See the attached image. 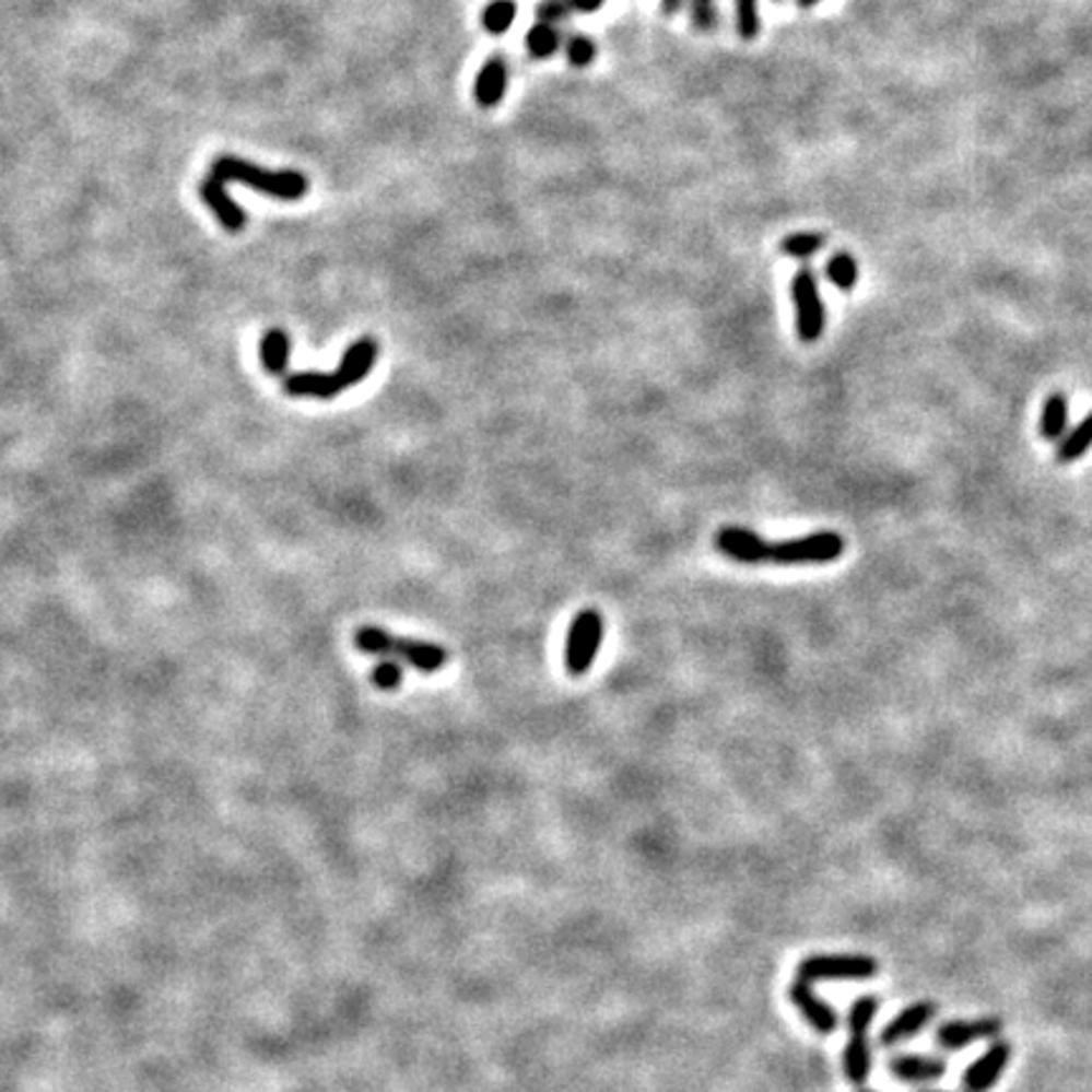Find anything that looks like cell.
Masks as SVG:
<instances>
[{"instance_id":"1","label":"cell","mask_w":1092,"mask_h":1092,"mask_svg":"<svg viewBox=\"0 0 1092 1092\" xmlns=\"http://www.w3.org/2000/svg\"><path fill=\"white\" fill-rule=\"evenodd\" d=\"M377 339L362 337L344 352L337 372H296L283 377V392L291 398L331 400L369 375L377 362Z\"/></svg>"},{"instance_id":"2","label":"cell","mask_w":1092,"mask_h":1092,"mask_svg":"<svg viewBox=\"0 0 1092 1092\" xmlns=\"http://www.w3.org/2000/svg\"><path fill=\"white\" fill-rule=\"evenodd\" d=\"M354 645L364 655H383V658H400L408 662L410 668H415L418 673H438L441 668H445V662L450 660V653L445 650L438 643H425V641H412V637H398L390 635L387 630L377 625H364L354 633Z\"/></svg>"},{"instance_id":"3","label":"cell","mask_w":1092,"mask_h":1092,"mask_svg":"<svg viewBox=\"0 0 1092 1092\" xmlns=\"http://www.w3.org/2000/svg\"><path fill=\"white\" fill-rule=\"evenodd\" d=\"M215 183H243L248 188H254L258 192H266V196L281 198V200H298L309 192V180L306 175L296 173V169H281V173H271V169H263L254 165V162H246L240 157L223 155L218 157L213 165H210V175Z\"/></svg>"},{"instance_id":"4","label":"cell","mask_w":1092,"mask_h":1092,"mask_svg":"<svg viewBox=\"0 0 1092 1092\" xmlns=\"http://www.w3.org/2000/svg\"><path fill=\"white\" fill-rule=\"evenodd\" d=\"M845 554V539L837 531H814L799 539L768 541L766 564H830Z\"/></svg>"},{"instance_id":"5","label":"cell","mask_w":1092,"mask_h":1092,"mask_svg":"<svg viewBox=\"0 0 1092 1092\" xmlns=\"http://www.w3.org/2000/svg\"><path fill=\"white\" fill-rule=\"evenodd\" d=\"M880 974V964L862 953H817L797 968V978L814 982H870Z\"/></svg>"},{"instance_id":"6","label":"cell","mask_w":1092,"mask_h":1092,"mask_svg":"<svg viewBox=\"0 0 1092 1092\" xmlns=\"http://www.w3.org/2000/svg\"><path fill=\"white\" fill-rule=\"evenodd\" d=\"M602 635H604V620L597 610H582L577 618L572 620L564 645V666L570 670V676L579 678L589 673L597 653H600Z\"/></svg>"},{"instance_id":"7","label":"cell","mask_w":1092,"mask_h":1092,"mask_svg":"<svg viewBox=\"0 0 1092 1092\" xmlns=\"http://www.w3.org/2000/svg\"><path fill=\"white\" fill-rule=\"evenodd\" d=\"M791 298H795L799 339L807 344L817 342L824 331V304L820 281H817V273L809 266H802L791 279Z\"/></svg>"},{"instance_id":"8","label":"cell","mask_w":1092,"mask_h":1092,"mask_svg":"<svg viewBox=\"0 0 1092 1092\" xmlns=\"http://www.w3.org/2000/svg\"><path fill=\"white\" fill-rule=\"evenodd\" d=\"M1011 1045L1005 1040H991L982 1057L966 1067L964 1078H961V1090L964 1092H991L999 1085L1001 1075L1011 1062Z\"/></svg>"},{"instance_id":"9","label":"cell","mask_w":1092,"mask_h":1092,"mask_svg":"<svg viewBox=\"0 0 1092 1092\" xmlns=\"http://www.w3.org/2000/svg\"><path fill=\"white\" fill-rule=\"evenodd\" d=\"M1005 1024L997 1017H978V1019H951V1022L938 1024L936 1045L946 1052L964 1049L974 1042L997 1040Z\"/></svg>"},{"instance_id":"10","label":"cell","mask_w":1092,"mask_h":1092,"mask_svg":"<svg viewBox=\"0 0 1092 1092\" xmlns=\"http://www.w3.org/2000/svg\"><path fill=\"white\" fill-rule=\"evenodd\" d=\"M716 549L739 564H766L768 560V541L743 526H724L716 533Z\"/></svg>"},{"instance_id":"11","label":"cell","mask_w":1092,"mask_h":1092,"mask_svg":"<svg viewBox=\"0 0 1092 1092\" xmlns=\"http://www.w3.org/2000/svg\"><path fill=\"white\" fill-rule=\"evenodd\" d=\"M936 1014H938V1007L934 1005V1001H916V1005L901 1009L883 1026V1032H880V1037H878V1045L880 1047H895L905 1040L918 1037V1034L924 1032L930 1022H934Z\"/></svg>"},{"instance_id":"12","label":"cell","mask_w":1092,"mask_h":1092,"mask_svg":"<svg viewBox=\"0 0 1092 1092\" xmlns=\"http://www.w3.org/2000/svg\"><path fill=\"white\" fill-rule=\"evenodd\" d=\"M789 999H791V1005H795L799 1009V1014L805 1017V1022H809L814 1026L817 1032L820 1034H832L839 1026V1014H837V1009L827 1005V1001H822L820 997H817L814 989H812V984H807L802 982V978H797L795 984L789 986Z\"/></svg>"},{"instance_id":"13","label":"cell","mask_w":1092,"mask_h":1092,"mask_svg":"<svg viewBox=\"0 0 1092 1092\" xmlns=\"http://www.w3.org/2000/svg\"><path fill=\"white\" fill-rule=\"evenodd\" d=\"M946 1062L941 1057L928 1055H893L888 1059V1072L905 1085H928L938 1082L946 1075Z\"/></svg>"},{"instance_id":"14","label":"cell","mask_w":1092,"mask_h":1092,"mask_svg":"<svg viewBox=\"0 0 1092 1092\" xmlns=\"http://www.w3.org/2000/svg\"><path fill=\"white\" fill-rule=\"evenodd\" d=\"M506 89H508V63L504 56H491V59L481 67L479 77H475L473 84L475 102H479L481 109L498 107L501 99H504Z\"/></svg>"},{"instance_id":"15","label":"cell","mask_w":1092,"mask_h":1092,"mask_svg":"<svg viewBox=\"0 0 1092 1092\" xmlns=\"http://www.w3.org/2000/svg\"><path fill=\"white\" fill-rule=\"evenodd\" d=\"M200 198L206 200V206L210 210H213L215 218L221 221L225 231L238 233V231L246 228V213H243L236 202L231 200L228 192H225L223 183H215L213 177H206V180L200 183Z\"/></svg>"},{"instance_id":"16","label":"cell","mask_w":1092,"mask_h":1092,"mask_svg":"<svg viewBox=\"0 0 1092 1092\" xmlns=\"http://www.w3.org/2000/svg\"><path fill=\"white\" fill-rule=\"evenodd\" d=\"M843 1070L849 1085L862 1088L872 1072V1047L868 1032H849V1040L843 1052Z\"/></svg>"},{"instance_id":"17","label":"cell","mask_w":1092,"mask_h":1092,"mask_svg":"<svg viewBox=\"0 0 1092 1092\" xmlns=\"http://www.w3.org/2000/svg\"><path fill=\"white\" fill-rule=\"evenodd\" d=\"M1070 400L1065 392H1049L1040 412V438L1047 443H1059L1070 431Z\"/></svg>"},{"instance_id":"18","label":"cell","mask_w":1092,"mask_h":1092,"mask_svg":"<svg viewBox=\"0 0 1092 1092\" xmlns=\"http://www.w3.org/2000/svg\"><path fill=\"white\" fill-rule=\"evenodd\" d=\"M289 354H291V339L283 329H269L261 339V362L269 375L273 377H289Z\"/></svg>"},{"instance_id":"19","label":"cell","mask_w":1092,"mask_h":1092,"mask_svg":"<svg viewBox=\"0 0 1092 1092\" xmlns=\"http://www.w3.org/2000/svg\"><path fill=\"white\" fill-rule=\"evenodd\" d=\"M1088 450H1092V412H1088V415L1082 418L1072 431H1067L1065 438L1057 443L1055 460L1062 466L1075 463V460H1080Z\"/></svg>"},{"instance_id":"20","label":"cell","mask_w":1092,"mask_h":1092,"mask_svg":"<svg viewBox=\"0 0 1092 1092\" xmlns=\"http://www.w3.org/2000/svg\"><path fill=\"white\" fill-rule=\"evenodd\" d=\"M516 21V0H491L481 11V26L493 36L506 34Z\"/></svg>"},{"instance_id":"21","label":"cell","mask_w":1092,"mask_h":1092,"mask_svg":"<svg viewBox=\"0 0 1092 1092\" xmlns=\"http://www.w3.org/2000/svg\"><path fill=\"white\" fill-rule=\"evenodd\" d=\"M824 243H827V238H824L822 233L802 231V233H791V236L784 238L779 243V250H782L784 256H791V258H799V261H807V258H812L814 254H820V250L824 248Z\"/></svg>"},{"instance_id":"22","label":"cell","mask_w":1092,"mask_h":1092,"mask_svg":"<svg viewBox=\"0 0 1092 1092\" xmlns=\"http://www.w3.org/2000/svg\"><path fill=\"white\" fill-rule=\"evenodd\" d=\"M562 44V36L556 26H549V23H537V26L529 28L526 34V48H529L531 56L537 59H547V56L556 54V48Z\"/></svg>"},{"instance_id":"23","label":"cell","mask_w":1092,"mask_h":1092,"mask_svg":"<svg viewBox=\"0 0 1092 1092\" xmlns=\"http://www.w3.org/2000/svg\"><path fill=\"white\" fill-rule=\"evenodd\" d=\"M827 279L835 283L839 291H853L857 277H860V269H857V261L849 254H835L827 261Z\"/></svg>"},{"instance_id":"24","label":"cell","mask_w":1092,"mask_h":1092,"mask_svg":"<svg viewBox=\"0 0 1092 1092\" xmlns=\"http://www.w3.org/2000/svg\"><path fill=\"white\" fill-rule=\"evenodd\" d=\"M880 1009V1001L876 997H860L849 1007L847 1014V1026L849 1032H870L872 1022H876Z\"/></svg>"},{"instance_id":"25","label":"cell","mask_w":1092,"mask_h":1092,"mask_svg":"<svg viewBox=\"0 0 1092 1092\" xmlns=\"http://www.w3.org/2000/svg\"><path fill=\"white\" fill-rule=\"evenodd\" d=\"M736 28L743 40L759 36V0H736Z\"/></svg>"},{"instance_id":"26","label":"cell","mask_w":1092,"mask_h":1092,"mask_svg":"<svg viewBox=\"0 0 1092 1092\" xmlns=\"http://www.w3.org/2000/svg\"><path fill=\"white\" fill-rule=\"evenodd\" d=\"M404 678L402 666L395 658L379 660L375 668H372V683H375L379 691H398Z\"/></svg>"},{"instance_id":"27","label":"cell","mask_w":1092,"mask_h":1092,"mask_svg":"<svg viewBox=\"0 0 1092 1092\" xmlns=\"http://www.w3.org/2000/svg\"><path fill=\"white\" fill-rule=\"evenodd\" d=\"M595 56H597V46L589 36H572L566 40V59H570L572 67L587 69L589 63L595 61Z\"/></svg>"},{"instance_id":"28","label":"cell","mask_w":1092,"mask_h":1092,"mask_svg":"<svg viewBox=\"0 0 1092 1092\" xmlns=\"http://www.w3.org/2000/svg\"><path fill=\"white\" fill-rule=\"evenodd\" d=\"M691 19L701 34H711L718 23L716 0H691Z\"/></svg>"},{"instance_id":"29","label":"cell","mask_w":1092,"mask_h":1092,"mask_svg":"<svg viewBox=\"0 0 1092 1092\" xmlns=\"http://www.w3.org/2000/svg\"><path fill=\"white\" fill-rule=\"evenodd\" d=\"M570 13H572V8L566 5V0H547V3H541L537 8L539 23H549V26H556V23H562Z\"/></svg>"},{"instance_id":"30","label":"cell","mask_w":1092,"mask_h":1092,"mask_svg":"<svg viewBox=\"0 0 1092 1092\" xmlns=\"http://www.w3.org/2000/svg\"><path fill=\"white\" fill-rule=\"evenodd\" d=\"M566 5L577 13H595L604 5V0H566Z\"/></svg>"},{"instance_id":"31","label":"cell","mask_w":1092,"mask_h":1092,"mask_svg":"<svg viewBox=\"0 0 1092 1092\" xmlns=\"http://www.w3.org/2000/svg\"><path fill=\"white\" fill-rule=\"evenodd\" d=\"M683 8V0H662V13L676 15Z\"/></svg>"},{"instance_id":"32","label":"cell","mask_w":1092,"mask_h":1092,"mask_svg":"<svg viewBox=\"0 0 1092 1092\" xmlns=\"http://www.w3.org/2000/svg\"><path fill=\"white\" fill-rule=\"evenodd\" d=\"M797 3H799V5H802V8H812V5H817V3H820V0H797Z\"/></svg>"},{"instance_id":"33","label":"cell","mask_w":1092,"mask_h":1092,"mask_svg":"<svg viewBox=\"0 0 1092 1092\" xmlns=\"http://www.w3.org/2000/svg\"><path fill=\"white\" fill-rule=\"evenodd\" d=\"M920 1092H949V1090H920Z\"/></svg>"},{"instance_id":"34","label":"cell","mask_w":1092,"mask_h":1092,"mask_svg":"<svg viewBox=\"0 0 1092 1092\" xmlns=\"http://www.w3.org/2000/svg\"><path fill=\"white\" fill-rule=\"evenodd\" d=\"M857 1092H876V1090H868V1088H860Z\"/></svg>"}]
</instances>
